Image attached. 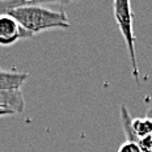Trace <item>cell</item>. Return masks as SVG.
Instances as JSON below:
<instances>
[{"label": "cell", "mask_w": 152, "mask_h": 152, "mask_svg": "<svg viewBox=\"0 0 152 152\" xmlns=\"http://www.w3.org/2000/svg\"><path fill=\"white\" fill-rule=\"evenodd\" d=\"M12 17L25 30L34 34L50 29H68L69 23L64 11H54L31 3L29 5L15 8L9 11Z\"/></svg>", "instance_id": "obj_1"}, {"label": "cell", "mask_w": 152, "mask_h": 152, "mask_svg": "<svg viewBox=\"0 0 152 152\" xmlns=\"http://www.w3.org/2000/svg\"><path fill=\"white\" fill-rule=\"evenodd\" d=\"M114 9V18L119 28L122 37L125 38L126 46L129 50L130 62H131L132 76H134L137 84H139V67L137 61V53H135V38H134V29H132V11L131 4L129 0H114L113 3Z\"/></svg>", "instance_id": "obj_2"}, {"label": "cell", "mask_w": 152, "mask_h": 152, "mask_svg": "<svg viewBox=\"0 0 152 152\" xmlns=\"http://www.w3.org/2000/svg\"><path fill=\"white\" fill-rule=\"evenodd\" d=\"M31 37L33 34L25 30L11 15L0 16V46H11L18 39Z\"/></svg>", "instance_id": "obj_3"}, {"label": "cell", "mask_w": 152, "mask_h": 152, "mask_svg": "<svg viewBox=\"0 0 152 152\" xmlns=\"http://www.w3.org/2000/svg\"><path fill=\"white\" fill-rule=\"evenodd\" d=\"M0 107L13 114H20L25 110V99L21 89L0 91Z\"/></svg>", "instance_id": "obj_4"}, {"label": "cell", "mask_w": 152, "mask_h": 152, "mask_svg": "<svg viewBox=\"0 0 152 152\" xmlns=\"http://www.w3.org/2000/svg\"><path fill=\"white\" fill-rule=\"evenodd\" d=\"M28 77L29 74L26 72H12L0 68V91L21 89Z\"/></svg>", "instance_id": "obj_5"}, {"label": "cell", "mask_w": 152, "mask_h": 152, "mask_svg": "<svg viewBox=\"0 0 152 152\" xmlns=\"http://www.w3.org/2000/svg\"><path fill=\"white\" fill-rule=\"evenodd\" d=\"M131 127L137 138L140 140L143 138H147L152 135V119L148 117L144 118H134L131 121Z\"/></svg>", "instance_id": "obj_6"}, {"label": "cell", "mask_w": 152, "mask_h": 152, "mask_svg": "<svg viewBox=\"0 0 152 152\" xmlns=\"http://www.w3.org/2000/svg\"><path fill=\"white\" fill-rule=\"evenodd\" d=\"M119 119H121V125L123 129V132L126 135V139L127 142H131V143H139V139L137 138V135L134 134L131 127V115H130L127 107L126 105H121V109H119Z\"/></svg>", "instance_id": "obj_7"}, {"label": "cell", "mask_w": 152, "mask_h": 152, "mask_svg": "<svg viewBox=\"0 0 152 152\" xmlns=\"http://www.w3.org/2000/svg\"><path fill=\"white\" fill-rule=\"evenodd\" d=\"M33 1H24V0H0V16L9 13V11L23 5H29Z\"/></svg>", "instance_id": "obj_8"}, {"label": "cell", "mask_w": 152, "mask_h": 152, "mask_svg": "<svg viewBox=\"0 0 152 152\" xmlns=\"http://www.w3.org/2000/svg\"><path fill=\"white\" fill-rule=\"evenodd\" d=\"M138 145H139V148H140L142 152H152V135L140 139Z\"/></svg>", "instance_id": "obj_9"}, {"label": "cell", "mask_w": 152, "mask_h": 152, "mask_svg": "<svg viewBox=\"0 0 152 152\" xmlns=\"http://www.w3.org/2000/svg\"><path fill=\"white\" fill-rule=\"evenodd\" d=\"M118 152H142L139 145L137 143H131V142H126L119 147Z\"/></svg>", "instance_id": "obj_10"}, {"label": "cell", "mask_w": 152, "mask_h": 152, "mask_svg": "<svg viewBox=\"0 0 152 152\" xmlns=\"http://www.w3.org/2000/svg\"><path fill=\"white\" fill-rule=\"evenodd\" d=\"M5 115H15V114L12 112H9V110H5V109L0 107V117H5Z\"/></svg>", "instance_id": "obj_11"}, {"label": "cell", "mask_w": 152, "mask_h": 152, "mask_svg": "<svg viewBox=\"0 0 152 152\" xmlns=\"http://www.w3.org/2000/svg\"><path fill=\"white\" fill-rule=\"evenodd\" d=\"M145 117H148L150 119H152V107H151V109H148V112H147V114H145Z\"/></svg>", "instance_id": "obj_12"}]
</instances>
